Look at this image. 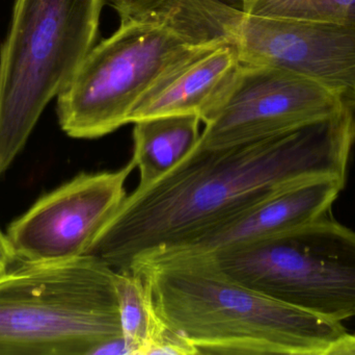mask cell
I'll return each instance as SVG.
<instances>
[{"label":"cell","mask_w":355,"mask_h":355,"mask_svg":"<svg viewBox=\"0 0 355 355\" xmlns=\"http://www.w3.org/2000/svg\"><path fill=\"white\" fill-rule=\"evenodd\" d=\"M19 262L18 256L12 247V242L6 233L0 229V265L8 269Z\"/></svg>","instance_id":"2e32d148"},{"label":"cell","mask_w":355,"mask_h":355,"mask_svg":"<svg viewBox=\"0 0 355 355\" xmlns=\"http://www.w3.org/2000/svg\"><path fill=\"white\" fill-rule=\"evenodd\" d=\"M239 0H174L121 19L95 44L58 95V123L69 137L98 139L130 123L145 94L200 52L234 43Z\"/></svg>","instance_id":"3957f363"},{"label":"cell","mask_w":355,"mask_h":355,"mask_svg":"<svg viewBox=\"0 0 355 355\" xmlns=\"http://www.w3.org/2000/svg\"><path fill=\"white\" fill-rule=\"evenodd\" d=\"M106 0H15L0 46V176L95 45Z\"/></svg>","instance_id":"5b68a950"},{"label":"cell","mask_w":355,"mask_h":355,"mask_svg":"<svg viewBox=\"0 0 355 355\" xmlns=\"http://www.w3.org/2000/svg\"><path fill=\"white\" fill-rule=\"evenodd\" d=\"M200 117L172 115L133 122L132 162L146 187L181 162L200 141Z\"/></svg>","instance_id":"4fadbf2b"},{"label":"cell","mask_w":355,"mask_h":355,"mask_svg":"<svg viewBox=\"0 0 355 355\" xmlns=\"http://www.w3.org/2000/svg\"><path fill=\"white\" fill-rule=\"evenodd\" d=\"M116 274L94 254L0 276V355H97L122 339Z\"/></svg>","instance_id":"277c9868"},{"label":"cell","mask_w":355,"mask_h":355,"mask_svg":"<svg viewBox=\"0 0 355 355\" xmlns=\"http://www.w3.org/2000/svg\"><path fill=\"white\" fill-rule=\"evenodd\" d=\"M6 270H8V269L4 268L3 266H1V265H0V276H1V275L3 274V273H6Z\"/></svg>","instance_id":"ac0fdd59"},{"label":"cell","mask_w":355,"mask_h":355,"mask_svg":"<svg viewBox=\"0 0 355 355\" xmlns=\"http://www.w3.org/2000/svg\"><path fill=\"white\" fill-rule=\"evenodd\" d=\"M234 43H225L186 60L145 94L130 117L141 119L196 115L202 122L217 106L239 70Z\"/></svg>","instance_id":"8fae6325"},{"label":"cell","mask_w":355,"mask_h":355,"mask_svg":"<svg viewBox=\"0 0 355 355\" xmlns=\"http://www.w3.org/2000/svg\"><path fill=\"white\" fill-rule=\"evenodd\" d=\"M128 270L145 279L159 316L196 354L327 355L347 333L341 322L243 285L209 252L157 248Z\"/></svg>","instance_id":"7a4b0ae2"},{"label":"cell","mask_w":355,"mask_h":355,"mask_svg":"<svg viewBox=\"0 0 355 355\" xmlns=\"http://www.w3.org/2000/svg\"><path fill=\"white\" fill-rule=\"evenodd\" d=\"M327 355H355V335L346 333L334 344Z\"/></svg>","instance_id":"e0dca14e"},{"label":"cell","mask_w":355,"mask_h":355,"mask_svg":"<svg viewBox=\"0 0 355 355\" xmlns=\"http://www.w3.org/2000/svg\"><path fill=\"white\" fill-rule=\"evenodd\" d=\"M135 169L130 160L118 170L80 173L40 198L8 226L18 260L50 262L89 254L126 198Z\"/></svg>","instance_id":"ba28073f"},{"label":"cell","mask_w":355,"mask_h":355,"mask_svg":"<svg viewBox=\"0 0 355 355\" xmlns=\"http://www.w3.org/2000/svg\"><path fill=\"white\" fill-rule=\"evenodd\" d=\"M232 33L241 63L292 71L355 108V25L267 18L241 10Z\"/></svg>","instance_id":"9c48e42d"},{"label":"cell","mask_w":355,"mask_h":355,"mask_svg":"<svg viewBox=\"0 0 355 355\" xmlns=\"http://www.w3.org/2000/svg\"><path fill=\"white\" fill-rule=\"evenodd\" d=\"M345 104L292 71L241 63L220 101L204 121L200 144L223 148L260 141L329 116Z\"/></svg>","instance_id":"52a82bcc"},{"label":"cell","mask_w":355,"mask_h":355,"mask_svg":"<svg viewBox=\"0 0 355 355\" xmlns=\"http://www.w3.org/2000/svg\"><path fill=\"white\" fill-rule=\"evenodd\" d=\"M245 14L355 25V0H241Z\"/></svg>","instance_id":"5bb4252c"},{"label":"cell","mask_w":355,"mask_h":355,"mask_svg":"<svg viewBox=\"0 0 355 355\" xmlns=\"http://www.w3.org/2000/svg\"><path fill=\"white\" fill-rule=\"evenodd\" d=\"M345 179L319 177L282 190L177 249L219 254L279 237L325 215Z\"/></svg>","instance_id":"30bf717a"},{"label":"cell","mask_w":355,"mask_h":355,"mask_svg":"<svg viewBox=\"0 0 355 355\" xmlns=\"http://www.w3.org/2000/svg\"><path fill=\"white\" fill-rule=\"evenodd\" d=\"M216 256L240 283L327 320L355 317V231L325 215Z\"/></svg>","instance_id":"8992f818"},{"label":"cell","mask_w":355,"mask_h":355,"mask_svg":"<svg viewBox=\"0 0 355 355\" xmlns=\"http://www.w3.org/2000/svg\"><path fill=\"white\" fill-rule=\"evenodd\" d=\"M171 1L173 0H106V3L118 13L120 19H124L155 10Z\"/></svg>","instance_id":"9a60e30c"},{"label":"cell","mask_w":355,"mask_h":355,"mask_svg":"<svg viewBox=\"0 0 355 355\" xmlns=\"http://www.w3.org/2000/svg\"><path fill=\"white\" fill-rule=\"evenodd\" d=\"M354 108L279 135L223 148L196 147L164 176L127 194L89 254L116 271L157 248L183 245L292 185L347 176Z\"/></svg>","instance_id":"6da1fadb"},{"label":"cell","mask_w":355,"mask_h":355,"mask_svg":"<svg viewBox=\"0 0 355 355\" xmlns=\"http://www.w3.org/2000/svg\"><path fill=\"white\" fill-rule=\"evenodd\" d=\"M116 283L121 329L128 354H196L192 346L159 316L149 285L139 273L118 271Z\"/></svg>","instance_id":"7c38bea8"}]
</instances>
